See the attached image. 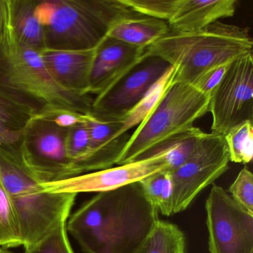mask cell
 <instances>
[{
  "label": "cell",
  "instance_id": "1",
  "mask_svg": "<svg viewBox=\"0 0 253 253\" xmlns=\"http://www.w3.org/2000/svg\"><path fill=\"white\" fill-rule=\"evenodd\" d=\"M139 182L99 192L66 222L87 253H137L160 220Z\"/></svg>",
  "mask_w": 253,
  "mask_h": 253
},
{
  "label": "cell",
  "instance_id": "2",
  "mask_svg": "<svg viewBox=\"0 0 253 253\" xmlns=\"http://www.w3.org/2000/svg\"><path fill=\"white\" fill-rule=\"evenodd\" d=\"M253 41L246 29L217 21L192 32H170L146 48L177 68L175 80L193 85L210 69L253 52Z\"/></svg>",
  "mask_w": 253,
  "mask_h": 253
},
{
  "label": "cell",
  "instance_id": "3",
  "mask_svg": "<svg viewBox=\"0 0 253 253\" xmlns=\"http://www.w3.org/2000/svg\"><path fill=\"white\" fill-rule=\"evenodd\" d=\"M0 88L30 97L44 106L82 113L91 112L94 102L91 95H78L59 85L45 67L40 51L20 42L11 24L7 0H2L0 16Z\"/></svg>",
  "mask_w": 253,
  "mask_h": 253
},
{
  "label": "cell",
  "instance_id": "4",
  "mask_svg": "<svg viewBox=\"0 0 253 253\" xmlns=\"http://www.w3.org/2000/svg\"><path fill=\"white\" fill-rule=\"evenodd\" d=\"M45 48L91 49L98 46L117 22L141 16L121 0H48L36 2Z\"/></svg>",
  "mask_w": 253,
  "mask_h": 253
},
{
  "label": "cell",
  "instance_id": "5",
  "mask_svg": "<svg viewBox=\"0 0 253 253\" xmlns=\"http://www.w3.org/2000/svg\"><path fill=\"white\" fill-rule=\"evenodd\" d=\"M0 180L17 213L25 249L67 221L78 195L44 191L17 149L0 147Z\"/></svg>",
  "mask_w": 253,
  "mask_h": 253
},
{
  "label": "cell",
  "instance_id": "6",
  "mask_svg": "<svg viewBox=\"0 0 253 253\" xmlns=\"http://www.w3.org/2000/svg\"><path fill=\"white\" fill-rule=\"evenodd\" d=\"M210 96L190 84L174 82L147 118L130 136L117 165L137 161L165 140L194 126L209 113Z\"/></svg>",
  "mask_w": 253,
  "mask_h": 253
},
{
  "label": "cell",
  "instance_id": "7",
  "mask_svg": "<svg viewBox=\"0 0 253 253\" xmlns=\"http://www.w3.org/2000/svg\"><path fill=\"white\" fill-rule=\"evenodd\" d=\"M230 162L224 136L205 133L190 158L171 171L173 214L184 211L197 195L226 172Z\"/></svg>",
  "mask_w": 253,
  "mask_h": 253
},
{
  "label": "cell",
  "instance_id": "8",
  "mask_svg": "<svg viewBox=\"0 0 253 253\" xmlns=\"http://www.w3.org/2000/svg\"><path fill=\"white\" fill-rule=\"evenodd\" d=\"M209 112L212 117L211 132L222 135L244 121H253V52L230 63L210 96Z\"/></svg>",
  "mask_w": 253,
  "mask_h": 253
},
{
  "label": "cell",
  "instance_id": "9",
  "mask_svg": "<svg viewBox=\"0 0 253 253\" xmlns=\"http://www.w3.org/2000/svg\"><path fill=\"white\" fill-rule=\"evenodd\" d=\"M210 253H253V214L213 184L206 201Z\"/></svg>",
  "mask_w": 253,
  "mask_h": 253
},
{
  "label": "cell",
  "instance_id": "10",
  "mask_svg": "<svg viewBox=\"0 0 253 253\" xmlns=\"http://www.w3.org/2000/svg\"><path fill=\"white\" fill-rule=\"evenodd\" d=\"M68 128L32 118L18 149L22 161L42 183L75 176L66 153Z\"/></svg>",
  "mask_w": 253,
  "mask_h": 253
},
{
  "label": "cell",
  "instance_id": "11",
  "mask_svg": "<svg viewBox=\"0 0 253 253\" xmlns=\"http://www.w3.org/2000/svg\"><path fill=\"white\" fill-rule=\"evenodd\" d=\"M169 67L163 59L147 56L107 91L94 99L91 114L100 119H122Z\"/></svg>",
  "mask_w": 253,
  "mask_h": 253
},
{
  "label": "cell",
  "instance_id": "12",
  "mask_svg": "<svg viewBox=\"0 0 253 253\" xmlns=\"http://www.w3.org/2000/svg\"><path fill=\"white\" fill-rule=\"evenodd\" d=\"M165 169L169 170V167L164 157L154 155L116 167L42 183L41 186L45 192L54 193H99L139 182L151 174Z\"/></svg>",
  "mask_w": 253,
  "mask_h": 253
},
{
  "label": "cell",
  "instance_id": "13",
  "mask_svg": "<svg viewBox=\"0 0 253 253\" xmlns=\"http://www.w3.org/2000/svg\"><path fill=\"white\" fill-rule=\"evenodd\" d=\"M146 55V48L134 46L106 37L97 48L90 77V94L107 91Z\"/></svg>",
  "mask_w": 253,
  "mask_h": 253
},
{
  "label": "cell",
  "instance_id": "14",
  "mask_svg": "<svg viewBox=\"0 0 253 253\" xmlns=\"http://www.w3.org/2000/svg\"><path fill=\"white\" fill-rule=\"evenodd\" d=\"M98 46L82 50L45 48L40 53L45 67L59 85L78 95L86 96L91 95L90 77Z\"/></svg>",
  "mask_w": 253,
  "mask_h": 253
},
{
  "label": "cell",
  "instance_id": "15",
  "mask_svg": "<svg viewBox=\"0 0 253 253\" xmlns=\"http://www.w3.org/2000/svg\"><path fill=\"white\" fill-rule=\"evenodd\" d=\"M236 0H178L168 22L170 32L183 33L202 30L220 19L235 14Z\"/></svg>",
  "mask_w": 253,
  "mask_h": 253
},
{
  "label": "cell",
  "instance_id": "16",
  "mask_svg": "<svg viewBox=\"0 0 253 253\" xmlns=\"http://www.w3.org/2000/svg\"><path fill=\"white\" fill-rule=\"evenodd\" d=\"M36 112L18 94L0 88V147L18 149Z\"/></svg>",
  "mask_w": 253,
  "mask_h": 253
},
{
  "label": "cell",
  "instance_id": "17",
  "mask_svg": "<svg viewBox=\"0 0 253 253\" xmlns=\"http://www.w3.org/2000/svg\"><path fill=\"white\" fill-rule=\"evenodd\" d=\"M169 32L167 22L141 15L117 22L106 37L134 46L147 48Z\"/></svg>",
  "mask_w": 253,
  "mask_h": 253
},
{
  "label": "cell",
  "instance_id": "18",
  "mask_svg": "<svg viewBox=\"0 0 253 253\" xmlns=\"http://www.w3.org/2000/svg\"><path fill=\"white\" fill-rule=\"evenodd\" d=\"M11 24L18 39L38 51L45 48L44 32L36 15V1L7 0Z\"/></svg>",
  "mask_w": 253,
  "mask_h": 253
},
{
  "label": "cell",
  "instance_id": "19",
  "mask_svg": "<svg viewBox=\"0 0 253 253\" xmlns=\"http://www.w3.org/2000/svg\"><path fill=\"white\" fill-rule=\"evenodd\" d=\"M204 134L205 132L202 130L193 126L155 146L138 160L154 155H162L165 158L169 170L174 171L190 158Z\"/></svg>",
  "mask_w": 253,
  "mask_h": 253
},
{
  "label": "cell",
  "instance_id": "20",
  "mask_svg": "<svg viewBox=\"0 0 253 253\" xmlns=\"http://www.w3.org/2000/svg\"><path fill=\"white\" fill-rule=\"evenodd\" d=\"M177 68L170 66L163 76L149 88L140 101L122 118V127L116 138L128 132L134 126H138L155 109L167 90L174 82Z\"/></svg>",
  "mask_w": 253,
  "mask_h": 253
},
{
  "label": "cell",
  "instance_id": "21",
  "mask_svg": "<svg viewBox=\"0 0 253 253\" xmlns=\"http://www.w3.org/2000/svg\"><path fill=\"white\" fill-rule=\"evenodd\" d=\"M140 250L141 253H186V238L178 226L159 220Z\"/></svg>",
  "mask_w": 253,
  "mask_h": 253
},
{
  "label": "cell",
  "instance_id": "22",
  "mask_svg": "<svg viewBox=\"0 0 253 253\" xmlns=\"http://www.w3.org/2000/svg\"><path fill=\"white\" fill-rule=\"evenodd\" d=\"M23 246L17 213L11 198L0 180V247Z\"/></svg>",
  "mask_w": 253,
  "mask_h": 253
},
{
  "label": "cell",
  "instance_id": "23",
  "mask_svg": "<svg viewBox=\"0 0 253 253\" xmlns=\"http://www.w3.org/2000/svg\"><path fill=\"white\" fill-rule=\"evenodd\" d=\"M223 136L230 162L242 164L251 162L253 156V121H244L235 126Z\"/></svg>",
  "mask_w": 253,
  "mask_h": 253
},
{
  "label": "cell",
  "instance_id": "24",
  "mask_svg": "<svg viewBox=\"0 0 253 253\" xmlns=\"http://www.w3.org/2000/svg\"><path fill=\"white\" fill-rule=\"evenodd\" d=\"M91 112L82 113L78 111L59 106H44L37 111L32 119L52 123L57 126L69 128L78 124H86Z\"/></svg>",
  "mask_w": 253,
  "mask_h": 253
},
{
  "label": "cell",
  "instance_id": "25",
  "mask_svg": "<svg viewBox=\"0 0 253 253\" xmlns=\"http://www.w3.org/2000/svg\"><path fill=\"white\" fill-rule=\"evenodd\" d=\"M121 2L140 15L168 23L177 8L178 0H121Z\"/></svg>",
  "mask_w": 253,
  "mask_h": 253
},
{
  "label": "cell",
  "instance_id": "26",
  "mask_svg": "<svg viewBox=\"0 0 253 253\" xmlns=\"http://www.w3.org/2000/svg\"><path fill=\"white\" fill-rule=\"evenodd\" d=\"M66 222L57 226L36 244L25 249L24 253H75L68 237Z\"/></svg>",
  "mask_w": 253,
  "mask_h": 253
},
{
  "label": "cell",
  "instance_id": "27",
  "mask_svg": "<svg viewBox=\"0 0 253 253\" xmlns=\"http://www.w3.org/2000/svg\"><path fill=\"white\" fill-rule=\"evenodd\" d=\"M229 191L237 204L253 214V175L247 167L238 173Z\"/></svg>",
  "mask_w": 253,
  "mask_h": 253
},
{
  "label": "cell",
  "instance_id": "28",
  "mask_svg": "<svg viewBox=\"0 0 253 253\" xmlns=\"http://www.w3.org/2000/svg\"><path fill=\"white\" fill-rule=\"evenodd\" d=\"M168 171V169L162 170L151 174L139 181L145 196L157 210L164 192Z\"/></svg>",
  "mask_w": 253,
  "mask_h": 253
},
{
  "label": "cell",
  "instance_id": "29",
  "mask_svg": "<svg viewBox=\"0 0 253 253\" xmlns=\"http://www.w3.org/2000/svg\"><path fill=\"white\" fill-rule=\"evenodd\" d=\"M232 62L218 65L210 69L195 83L193 86L203 94L211 96L212 91L220 84V81Z\"/></svg>",
  "mask_w": 253,
  "mask_h": 253
},
{
  "label": "cell",
  "instance_id": "30",
  "mask_svg": "<svg viewBox=\"0 0 253 253\" xmlns=\"http://www.w3.org/2000/svg\"><path fill=\"white\" fill-rule=\"evenodd\" d=\"M0 253H13L11 252L8 251L7 249L2 248V247H0Z\"/></svg>",
  "mask_w": 253,
  "mask_h": 253
},
{
  "label": "cell",
  "instance_id": "31",
  "mask_svg": "<svg viewBox=\"0 0 253 253\" xmlns=\"http://www.w3.org/2000/svg\"><path fill=\"white\" fill-rule=\"evenodd\" d=\"M1 10H2V0H0V16H1Z\"/></svg>",
  "mask_w": 253,
  "mask_h": 253
},
{
  "label": "cell",
  "instance_id": "32",
  "mask_svg": "<svg viewBox=\"0 0 253 253\" xmlns=\"http://www.w3.org/2000/svg\"><path fill=\"white\" fill-rule=\"evenodd\" d=\"M137 253H141V252H140V250H139V251H138V252H137Z\"/></svg>",
  "mask_w": 253,
  "mask_h": 253
}]
</instances>
